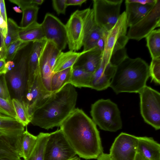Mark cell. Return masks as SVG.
Wrapping results in <instances>:
<instances>
[{"label":"cell","instance_id":"obj_1","mask_svg":"<svg viewBox=\"0 0 160 160\" xmlns=\"http://www.w3.org/2000/svg\"><path fill=\"white\" fill-rule=\"evenodd\" d=\"M60 127L80 157L97 159L103 152L96 125L82 110L75 108Z\"/></svg>","mask_w":160,"mask_h":160},{"label":"cell","instance_id":"obj_2","mask_svg":"<svg viewBox=\"0 0 160 160\" xmlns=\"http://www.w3.org/2000/svg\"><path fill=\"white\" fill-rule=\"evenodd\" d=\"M77 96L74 87L67 84L34 112L31 123L47 130L60 127L75 108Z\"/></svg>","mask_w":160,"mask_h":160},{"label":"cell","instance_id":"obj_3","mask_svg":"<svg viewBox=\"0 0 160 160\" xmlns=\"http://www.w3.org/2000/svg\"><path fill=\"white\" fill-rule=\"evenodd\" d=\"M150 76L149 66L140 58L128 56L116 66L109 85L117 94L139 92L146 85Z\"/></svg>","mask_w":160,"mask_h":160},{"label":"cell","instance_id":"obj_4","mask_svg":"<svg viewBox=\"0 0 160 160\" xmlns=\"http://www.w3.org/2000/svg\"><path fill=\"white\" fill-rule=\"evenodd\" d=\"M90 113L93 122L102 130L116 132L122 128L120 111L109 99L96 101L92 105Z\"/></svg>","mask_w":160,"mask_h":160},{"label":"cell","instance_id":"obj_5","mask_svg":"<svg viewBox=\"0 0 160 160\" xmlns=\"http://www.w3.org/2000/svg\"><path fill=\"white\" fill-rule=\"evenodd\" d=\"M33 45L31 42L21 50L14 68L5 75L16 98L23 99L27 90L28 59Z\"/></svg>","mask_w":160,"mask_h":160},{"label":"cell","instance_id":"obj_6","mask_svg":"<svg viewBox=\"0 0 160 160\" xmlns=\"http://www.w3.org/2000/svg\"><path fill=\"white\" fill-rule=\"evenodd\" d=\"M128 27L124 11L120 14L114 26L107 32L104 40L102 60L110 62L113 55L125 48L129 40L127 34Z\"/></svg>","mask_w":160,"mask_h":160},{"label":"cell","instance_id":"obj_7","mask_svg":"<svg viewBox=\"0 0 160 160\" xmlns=\"http://www.w3.org/2000/svg\"><path fill=\"white\" fill-rule=\"evenodd\" d=\"M141 115L144 121L156 130L160 129V94L146 85L138 93Z\"/></svg>","mask_w":160,"mask_h":160},{"label":"cell","instance_id":"obj_8","mask_svg":"<svg viewBox=\"0 0 160 160\" xmlns=\"http://www.w3.org/2000/svg\"><path fill=\"white\" fill-rule=\"evenodd\" d=\"M82 13L84 32L82 51L86 52L98 48L102 51L107 31L96 23L92 9L82 10Z\"/></svg>","mask_w":160,"mask_h":160},{"label":"cell","instance_id":"obj_9","mask_svg":"<svg viewBox=\"0 0 160 160\" xmlns=\"http://www.w3.org/2000/svg\"><path fill=\"white\" fill-rule=\"evenodd\" d=\"M122 0H94L92 9L95 21L107 31L110 30L120 16Z\"/></svg>","mask_w":160,"mask_h":160},{"label":"cell","instance_id":"obj_10","mask_svg":"<svg viewBox=\"0 0 160 160\" xmlns=\"http://www.w3.org/2000/svg\"><path fill=\"white\" fill-rule=\"evenodd\" d=\"M76 155L60 129L49 133L45 146L44 160H70Z\"/></svg>","mask_w":160,"mask_h":160},{"label":"cell","instance_id":"obj_11","mask_svg":"<svg viewBox=\"0 0 160 160\" xmlns=\"http://www.w3.org/2000/svg\"><path fill=\"white\" fill-rule=\"evenodd\" d=\"M160 26V0H156L148 13L136 24L130 27L127 36L129 39L139 41Z\"/></svg>","mask_w":160,"mask_h":160},{"label":"cell","instance_id":"obj_12","mask_svg":"<svg viewBox=\"0 0 160 160\" xmlns=\"http://www.w3.org/2000/svg\"><path fill=\"white\" fill-rule=\"evenodd\" d=\"M41 24L46 40L52 42L60 51L64 49L67 45L65 25L49 13L46 14Z\"/></svg>","mask_w":160,"mask_h":160},{"label":"cell","instance_id":"obj_13","mask_svg":"<svg viewBox=\"0 0 160 160\" xmlns=\"http://www.w3.org/2000/svg\"><path fill=\"white\" fill-rule=\"evenodd\" d=\"M138 137L122 132L116 137L109 154L112 160H134L137 153Z\"/></svg>","mask_w":160,"mask_h":160},{"label":"cell","instance_id":"obj_14","mask_svg":"<svg viewBox=\"0 0 160 160\" xmlns=\"http://www.w3.org/2000/svg\"><path fill=\"white\" fill-rule=\"evenodd\" d=\"M65 26L69 49L74 52L79 50L83 46L84 36L82 10L73 12Z\"/></svg>","mask_w":160,"mask_h":160},{"label":"cell","instance_id":"obj_15","mask_svg":"<svg viewBox=\"0 0 160 160\" xmlns=\"http://www.w3.org/2000/svg\"><path fill=\"white\" fill-rule=\"evenodd\" d=\"M52 93L44 87L39 72L36 76L30 91L25 95V99L31 116L34 112L42 105Z\"/></svg>","mask_w":160,"mask_h":160},{"label":"cell","instance_id":"obj_16","mask_svg":"<svg viewBox=\"0 0 160 160\" xmlns=\"http://www.w3.org/2000/svg\"><path fill=\"white\" fill-rule=\"evenodd\" d=\"M116 66L102 60L100 66L92 74L90 88L102 91L109 87L111 80L115 72Z\"/></svg>","mask_w":160,"mask_h":160},{"label":"cell","instance_id":"obj_17","mask_svg":"<svg viewBox=\"0 0 160 160\" xmlns=\"http://www.w3.org/2000/svg\"><path fill=\"white\" fill-rule=\"evenodd\" d=\"M46 40L33 42L32 48L28 59V80L26 93L29 92L35 78L39 72V59L46 42Z\"/></svg>","mask_w":160,"mask_h":160},{"label":"cell","instance_id":"obj_18","mask_svg":"<svg viewBox=\"0 0 160 160\" xmlns=\"http://www.w3.org/2000/svg\"><path fill=\"white\" fill-rule=\"evenodd\" d=\"M55 46L52 42L47 41L39 59V71L42 82L46 89L51 92V81L54 72L50 64V58Z\"/></svg>","mask_w":160,"mask_h":160},{"label":"cell","instance_id":"obj_19","mask_svg":"<svg viewBox=\"0 0 160 160\" xmlns=\"http://www.w3.org/2000/svg\"><path fill=\"white\" fill-rule=\"evenodd\" d=\"M22 136H0V157L14 159L22 158L21 148Z\"/></svg>","mask_w":160,"mask_h":160},{"label":"cell","instance_id":"obj_20","mask_svg":"<svg viewBox=\"0 0 160 160\" xmlns=\"http://www.w3.org/2000/svg\"><path fill=\"white\" fill-rule=\"evenodd\" d=\"M154 3L143 5L132 2L131 0H126L125 12L128 27L133 25L144 17Z\"/></svg>","mask_w":160,"mask_h":160},{"label":"cell","instance_id":"obj_21","mask_svg":"<svg viewBox=\"0 0 160 160\" xmlns=\"http://www.w3.org/2000/svg\"><path fill=\"white\" fill-rule=\"evenodd\" d=\"M137 153L149 160H160V145L152 138L138 137Z\"/></svg>","mask_w":160,"mask_h":160},{"label":"cell","instance_id":"obj_22","mask_svg":"<svg viewBox=\"0 0 160 160\" xmlns=\"http://www.w3.org/2000/svg\"><path fill=\"white\" fill-rule=\"evenodd\" d=\"M82 62L74 65L79 66L86 71L93 74L99 68L102 60V51L96 48L86 52L79 58Z\"/></svg>","mask_w":160,"mask_h":160},{"label":"cell","instance_id":"obj_23","mask_svg":"<svg viewBox=\"0 0 160 160\" xmlns=\"http://www.w3.org/2000/svg\"><path fill=\"white\" fill-rule=\"evenodd\" d=\"M24 127L15 118L0 113V136H22Z\"/></svg>","mask_w":160,"mask_h":160},{"label":"cell","instance_id":"obj_24","mask_svg":"<svg viewBox=\"0 0 160 160\" xmlns=\"http://www.w3.org/2000/svg\"><path fill=\"white\" fill-rule=\"evenodd\" d=\"M85 52L82 51L81 52H78L70 50L66 52H60L55 61L53 72L73 67L80 57Z\"/></svg>","mask_w":160,"mask_h":160},{"label":"cell","instance_id":"obj_25","mask_svg":"<svg viewBox=\"0 0 160 160\" xmlns=\"http://www.w3.org/2000/svg\"><path fill=\"white\" fill-rule=\"evenodd\" d=\"M19 39L27 42L43 40L45 39L41 24L37 22L25 28L21 27Z\"/></svg>","mask_w":160,"mask_h":160},{"label":"cell","instance_id":"obj_26","mask_svg":"<svg viewBox=\"0 0 160 160\" xmlns=\"http://www.w3.org/2000/svg\"><path fill=\"white\" fill-rule=\"evenodd\" d=\"M92 75L81 67L74 65L69 83L74 87L90 88Z\"/></svg>","mask_w":160,"mask_h":160},{"label":"cell","instance_id":"obj_27","mask_svg":"<svg viewBox=\"0 0 160 160\" xmlns=\"http://www.w3.org/2000/svg\"><path fill=\"white\" fill-rule=\"evenodd\" d=\"M12 102L15 114V119L24 127L27 126L31 122L32 116L26 102L15 98L12 99Z\"/></svg>","mask_w":160,"mask_h":160},{"label":"cell","instance_id":"obj_28","mask_svg":"<svg viewBox=\"0 0 160 160\" xmlns=\"http://www.w3.org/2000/svg\"><path fill=\"white\" fill-rule=\"evenodd\" d=\"M72 67L54 73L51 81V91L52 93L57 92L66 85L69 83Z\"/></svg>","mask_w":160,"mask_h":160},{"label":"cell","instance_id":"obj_29","mask_svg":"<svg viewBox=\"0 0 160 160\" xmlns=\"http://www.w3.org/2000/svg\"><path fill=\"white\" fill-rule=\"evenodd\" d=\"M49 133L40 132L36 144L28 157L24 160H44L46 143Z\"/></svg>","mask_w":160,"mask_h":160},{"label":"cell","instance_id":"obj_30","mask_svg":"<svg viewBox=\"0 0 160 160\" xmlns=\"http://www.w3.org/2000/svg\"><path fill=\"white\" fill-rule=\"evenodd\" d=\"M146 38L152 59L160 57V29L153 30Z\"/></svg>","mask_w":160,"mask_h":160},{"label":"cell","instance_id":"obj_31","mask_svg":"<svg viewBox=\"0 0 160 160\" xmlns=\"http://www.w3.org/2000/svg\"><path fill=\"white\" fill-rule=\"evenodd\" d=\"M37 136H35L29 132L26 126L22 138L21 148L23 158L24 160L29 156L36 144Z\"/></svg>","mask_w":160,"mask_h":160},{"label":"cell","instance_id":"obj_32","mask_svg":"<svg viewBox=\"0 0 160 160\" xmlns=\"http://www.w3.org/2000/svg\"><path fill=\"white\" fill-rule=\"evenodd\" d=\"M39 9L38 7L36 5H28L22 8L20 27L25 28L37 22Z\"/></svg>","mask_w":160,"mask_h":160},{"label":"cell","instance_id":"obj_33","mask_svg":"<svg viewBox=\"0 0 160 160\" xmlns=\"http://www.w3.org/2000/svg\"><path fill=\"white\" fill-rule=\"evenodd\" d=\"M8 30L4 42L7 50L10 45L19 39V32L21 27H19L12 19L7 20Z\"/></svg>","mask_w":160,"mask_h":160},{"label":"cell","instance_id":"obj_34","mask_svg":"<svg viewBox=\"0 0 160 160\" xmlns=\"http://www.w3.org/2000/svg\"><path fill=\"white\" fill-rule=\"evenodd\" d=\"M29 42H24L18 39L11 44L7 50L5 58L6 62L13 61L17 53Z\"/></svg>","mask_w":160,"mask_h":160},{"label":"cell","instance_id":"obj_35","mask_svg":"<svg viewBox=\"0 0 160 160\" xmlns=\"http://www.w3.org/2000/svg\"><path fill=\"white\" fill-rule=\"evenodd\" d=\"M150 76L151 81L156 84H160V57L152 59L149 66Z\"/></svg>","mask_w":160,"mask_h":160},{"label":"cell","instance_id":"obj_36","mask_svg":"<svg viewBox=\"0 0 160 160\" xmlns=\"http://www.w3.org/2000/svg\"><path fill=\"white\" fill-rule=\"evenodd\" d=\"M0 113L15 118V114L12 102L0 98Z\"/></svg>","mask_w":160,"mask_h":160},{"label":"cell","instance_id":"obj_37","mask_svg":"<svg viewBox=\"0 0 160 160\" xmlns=\"http://www.w3.org/2000/svg\"><path fill=\"white\" fill-rule=\"evenodd\" d=\"M6 75H0V98L12 102V99L8 88Z\"/></svg>","mask_w":160,"mask_h":160},{"label":"cell","instance_id":"obj_38","mask_svg":"<svg viewBox=\"0 0 160 160\" xmlns=\"http://www.w3.org/2000/svg\"><path fill=\"white\" fill-rule=\"evenodd\" d=\"M67 0H53L52 1V5L54 10L58 14H65L66 9Z\"/></svg>","mask_w":160,"mask_h":160},{"label":"cell","instance_id":"obj_39","mask_svg":"<svg viewBox=\"0 0 160 160\" xmlns=\"http://www.w3.org/2000/svg\"><path fill=\"white\" fill-rule=\"evenodd\" d=\"M7 52L4 38L0 32V59H5Z\"/></svg>","mask_w":160,"mask_h":160},{"label":"cell","instance_id":"obj_40","mask_svg":"<svg viewBox=\"0 0 160 160\" xmlns=\"http://www.w3.org/2000/svg\"><path fill=\"white\" fill-rule=\"evenodd\" d=\"M8 30L7 23L0 14V32L4 39L6 38Z\"/></svg>","mask_w":160,"mask_h":160},{"label":"cell","instance_id":"obj_41","mask_svg":"<svg viewBox=\"0 0 160 160\" xmlns=\"http://www.w3.org/2000/svg\"><path fill=\"white\" fill-rule=\"evenodd\" d=\"M0 15L4 20L7 22L8 18L4 0H0Z\"/></svg>","mask_w":160,"mask_h":160},{"label":"cell","instance_id":"obj_42","mask_svg":"<svg viewBox=\"0 0 160 160\" xmlns=\"http://www.w3.org/2000/svg\"><path fill=\"white\" fill-rule=\"evenodd\" d=\"M87 1L86 0H67L66 5L69 6H80Z\"/></svg>","mask_w":160,"mask_h":160},{"label":"cell","instance_id":"obj_43","mask_svg":"<svg viewBox=\"0 0 160 160\" xmlns=\"http://www.w3.org/2000/svg\"><path fill=\"white\" fill-rule=\"evenodd\" d=\"M15 66V63L13 61L6 62L4 65V69L6 74L12 70Z\"/></svg>","mask_w":160,"mask_h":160},{"label":"cell","instance_id":"obj_44","mask_svg":"<svg viewBox=\"0 0 160 160\" xmlns=\"http://www.w3.org/2000/svg\"><path fill=\"white\" fill-rule=\"evenodd\" d=\"M132 2L138 3L142 4H153L156 0H131Z\"/></svg>","mask_w":160,"mask_h":160},{"label":"cell","instance_id":"obj_45","mask_svg":"<svg viewBox=\"0 0 160 160\" xmlns=\"http://www.w3.org/2000/svg\"><path fill=\"white\" fill-rule=\"evenodd\" d=\"M6 62L5 59H0V75L6 74L4 69V65Z\"/></svg>","mask_w":160,"mask_h":160},{"label":"cell","instance_id":"obj_46","mask_svg":"<svg viewBox=\"0 0 160 160\" xmlns=\"http://www.w3.org/2000/svg\"><path fill=\"white\" fill-rule=\"evenodd\" d=\"M97 160H112L109 154L102 153L97 158Z\"/></svg>","mask_w":160,"mask_h":160},{"label":"cell","instance_id":"obj_47","mask_svg":"<svg viewBox=\"0 0 160 160\" xmlns=\"http://www.w3.org/2000/svg\"><path fill=\"white\" fill-rule=\"evenodd\" d=\"M134 160H149L141 154L137 153Z\"/></svg>","mask_w":160,"mask_h":160},{"label":"cell","instance_id":"obj_48","mask_svg":"<svg viewBox=\"0 0 160 160\" xmlns=\"http://www.w3.org/2000/svg\"><path fill=\"white\" fill-rule=\"evenodd\" d=\"M44 2L43 0H33V3L36 5H41Z\"/></svg>","mask_w":160,"mask_h":160},{"label":"cell","instance_id":"obj_49","mask_svg":"<svg viewBox=\"0 0 160 160\" xmlns=\"http://www.w3.org/2000/svg\"><path fill=\"white\" fill-rule=\"evenodd\" d=\"M12 8L13 10L16 12L19 13L22 12V11L19 9V8H18L17 6L13 7Z\"/></svg>","mask_w":160,"mask_h":160},{"label":"cell","instance_id":"obj_50","mask_svg":"<svg viewBox=\"0 0 160 160\" xmlns=\"http://www.w3.org/2000/svg\"><path fill=\"white\" fill-rule=\"evenodd\" d=\"M0 160H22L21 158L18 159H10L9 158H4V157H0Z\"/></svg>","mask_w":160,"mask_h":160},{"label":"cell","instance_id":"obj_51","mask_svg":"<svg viewBox=\"0 0 160 160\" xmlns=\"http://www.w3.org/2000/svg\"><path fill=\"white\" fill-rule=\"evenodd\" d=\"M70 160H80L79 158L77 156H75L73 158Z\"/></svg>","mask_w":160,"mask_h":160}]
</instances>
